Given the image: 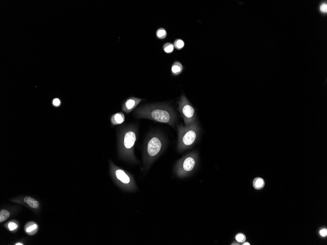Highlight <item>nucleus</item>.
Returning <instances> with one entry per match:
<instances>
[{
	"label": "nucleus",
	"instance_id": "6ab92c4d",
	"mask_svg": "<svg viewBox=\"0 0 327 245\" xmlns=\"http://www.w3.org/2000/svg\"><path fill=\"white\" fill-rule=\"evenodd\" d=\"M9 229L10 231H13L17 228V225L13 222H10L8 225Z\"/></svg>",
	"mask_w": 327,
	"mask_h": 245
},
{
	"label": "nucleus",
	"instance_id": "412c9836",
	"mask_svg": "<svg viewBox=\"0 0 327 245\" xmlns=\"http://www.w3.org/2000/svg\"><path fill=\"white\" fill-rule=\"evenodd\" d=\"M320 10L321 11H322L323 12H327V4H323L321 5L320 6Z\"/></svg>",
	"mask_w": 327,
	"mask_h": 245
},
{
	"label": "nucleus",
	"instance_id": "7ed1b4c3",
	"mask_svg": "<svg viewBox=\"0 0 327 245\" xmlns=\"http://www.w3.org/2000/svg\"><path fill=\"white\" fill-rule=\"evenodd\" d=\"M167 146V139L158 131L150 132L145 142L143 149V168L148 170L155 160L162 154Z\"/></svg>",
	"mask_w": 327,
	"mask_h": 245
},
{
	"label": "nucleus",
	"instance_id": "6e6552de",
	"mask_svg": "<svg viewBox=\"0 0 327 245\" xmlns=\"http://www.w3.org/2000/svg\"><path fill=\"white\" fill-rule=\"evenodd\" d=\"M142 99L135 97H130L127 98L123 103L122 105V110L126 113H128L132 112L137 105L142 101Z\"/></svg>",
	"mask_w": 327,
	"mask_h": 245
},
{
	"label": "nucleus",
	"instance_id": "39448f33",
	"mask_svg": "<svg viewBox=\"0 0 327 245\" xmlns=\"http://www.w3.org/2000/svg\"><path fill=\"white\" fill-rule=\"evenodd\" d=\"M110 167L111 175L121 189L127 192L138 190V187L132 174L116 165L113 162H110Z\"/></svg>",
	"mask_w": 327,
	"mask_h": 245
},
{
	"label": "nucleus",
	"instance_id": "1a4fd4ad",
	"mask_svg": "<svg viewBox=\"0 0 327 245\" xmlns=\"http://www.w3.org/2000/svg\"><path fill=\"white\" fill-rule=\"evenodd\" d=\"M125 121V116L122 113L118 112L112 115L111 117V122L113 125L121 124Z\"/></svg>",
	"mask_w": 327,
	"mask_h": 245
},
{
	"label": "nucleus",
	"instance_id": "f8f14e48",
	"mask_svg": "<svg viewBox=\"0 0 327 245\" xmlns=\"http://www.w3.org/2000/svg\"><path fill=\"white\" fill-rule=\"evenodd\" d=\"M265 185V182L264 179L260 177L255 178L253 182V185L254 188L257 190H260L264 188Z\"/></svg>",
	"mask_w": 327,
	"mask_h": 245
},
{
	"label": "nucleus",
	"instance_id": "4be33fe9",
	"mask_svg": "<svg viewBox=\"0 0 327 245\" xmlns=\"http://www.w3.org/2000/svg\"><path fill=\"white\" fill-rule=\"evenodd\" d=\"M53 105L55 106H58L60 104V101L58 98H55L53 100Z\"/></svg>",
	"mask_w": 327,
	"mask_h": 245
},
{
	"label": "nucleus",
	"instance_id": "f257e3e1",
	"mask_svg": "<svg viewBox=\"0 0 327 245\" xmlns=\"http://www.w3.org/2000/svg\"><path fill=\"white\" fill-rule=\"evenodd\" d=\"M134 115L138 118H146L166 123L175 127L177 122V116L172 107L167 104H156L142 106L135 111Z\"/></svg>",
	"mask_w": 327,
	"mask_h": 245
},
{
	"label": "nucleus",
	"instance_id": "f3484780",
	"mask_svg": "<svg viewBox=\"0 0 327 245\" xmlns=\"http://www.w3.org/2000/svg\"><path fill=\"white\" fill-rule=\"evenodd\" d=\"M173 45H174V46H175L176 49H177L178 50H180L184 46V42L183 41L182 39H176L175 40Z\"/></svg>",
	"mask_w": 327,
	"mask_h": 245
},
{
	"label": "nucleus",
	"instance_id": "a211bd4d",
	"mask_svg": "<svg viewBox=\"0 0 327 245\" xmlns=\"http://www.w3.org/2000/svg\"><path fill=\"white\" fill-rule=\"evenodd\" d=\"M235 239L239 243H243L246 241V237L243 233H239L235 236Z\"/></svg>",
	"mask_w": 327,
	"mask_h": 245
},
{
	"label": "nucleus",
	"instance_id": "5701e85b",
	"mask_svg": "<svg viewBox=\"0 0 327 245\" xmlns=\"http://www.w3.org/2000/svg\"><path fill=\"white\" fill-rule=\"evenodd\" d=\"M242 245H250V243H248V242H243V243H242Z\"/></svg>",
	"mask_w": 327,
	"mask_h": 245
},
{
	"label": "nucleus",
	"instance_id": "20e7f679",
	"mask_svg": "<svg viewBox=\"0 0 327 245\" xmlns=\"http://www.w3.org/2000/svg\"><path fill=\"white\" fill-rule=\"evenodd\" d=\"M177 150L179 152L190 149L197 143L200 134V128L197 121L192 124L184 126L178 124Z\"/></svg>",
	"mask_w": 327,
	"mask_h": 245
},
{
	"label": "nucleus",
	"instance_id": "423d86ee",
	"mask_svg": "<svg viewBox=\"0 0 327 245\" xmlns=\"http://www.w3.org/2000/svg\"><path fill=\"white\" fill-rule=\"evenodd\" d=\"M198 163V154L197 152L190 153L177 161L175 165V174L179 178H184L192 174Z\"/></svg>",
	"mask_w": 327,
	"mask_h": 245
},
{
	"label": "nucleus",
	"instance_id": "4468645a",
	"mask_svg": "<svg viewBox=\"0 0 327 245\" xmlns=\"http://www.w3.org/2000/svg\"><path fill=\"white\" fill-rule=\"evenodd\" d=\"M174 45L171 43H167L164 45L163 46L164 51L167 54H171L174 50Z\"/></svg>",
	"mask_w": 327,
	"mask_h": 245
},
{
	"label": "nucleus",
	"instance_id": "dca6fc26",
	"mask_svg": "<svg viewBox=\"0 0 327 245\" xmlns=\"http://www.w3.org/2000/svg\"><path fill=\"white\" fill-rule=\"evenodd\" d=\"M167 35V32L165 28H160L157 29L156 32V36L158 38L160 39H165Z\"/></svg>",
	"mask_w": 327,
	"mask_h": 245
},
{
	"label": "nucleus",
	"instance_id": "0eeeda50",
	"mask_svg": "<svg viewBox=\"0 0 327 245\" xmlns=\"http://www.w3.org/2000/svg\"><path fill=\"white\" fill-rule=\"evenodd\" d=\"M178 111L183 117L186 126L192 124L197 121L195 109L184 95H182L179 101Z\"/></svg>",
	"mask_w": 327,
	"mask_h": 245
},
{
	"label": "nucleus",
	"instance_id": "2eb2a0df",
	"mask_svg": "<svg viewBox=\"0 0 327 245\" xmlns=\"http://www.w3.org/2000/svg\"><path fill=\"white\" fill-rule=\"evenodd\" d=\"M10 213L6 210H2L0 211V222H4L9 217Z\"/></svg>",
	"mask_w": 327,
	"mask_h": 245
},
{
	"label": "nucleus",
	"instance_id": "9b49d317",
	"mask_svg": "<svg viewBox=\"0 0 327 245\" xmlns=\"http://www.w3.org/2000/svg\"><path fill=\"white\" fill-rule=\"evenodd\" d=\"M24 201L32 209H37L39 207V202L37 201L31 197H26L24 199Z\"/></svg>",
	"mask_w": 327,
	"mask_h": 245
},
{
	"label": "nucleus",
	"instance_id": "ddd939ff",
	"mask_svg": "<svg viewBox=\"0 0 327 245\" xmlns=\"http://www.w3.org/2000/svg\"><path fill=\"white\" fill-rule=\"evenodd\" d=\"M25 228H26V231L27 233L32 235L36 233V231L37 228V226L33 222H29L26 225Z\"/></svg>",
	"mask_w": 327,
	"mask_h": 245
},
{
	"label": "nucleus",
	"instance_id": "393cba45",
	"mask_svg": "<svg viewBox=\"0 0 327 245\" xmlns=\"http://www.w3.org/2000/svg\"><path fill=\"white\" fill-rule=\"evenodd\" d=\"M15 245H23V244H22V243H17V244H15Z\"/></svg>",
	"mask_w": 327,
	"mask_h": 245
},
{
	"label": "nucleus",
	"instance_id": "aec40b11",
	"mask_svg": "<svg viewBox=\"0 0 327 245\" xmlns=\"http://www.w3.org/2000/svg\"><path fill=\"white\" fill-rule=\"evenodd\" d=\"M319 233L321 236L326 237L327 235V229L326 228H323L320 230Z\"/></svg>",
	"mask_w": 327,
	"mask_h": 245
},
{
	"label": "nucleus",
	"instance_id": "f03ea898",
	"mask_svg": "<svg viewBox=\"0 0 327 245\" xmlns=\"http://www.w3.org/2000/svg\"><path fill=\"white\" fill-rule=\"evenodd\" d=\"M138 127L136 124L126 125L118 132V154L121 160L131 163H138L134 154V147L137 141Z\"/></svg>",
	"mask_w": 327,
	"mask_h": 245
},
{
	"label": "nucleus",
	"instance_id": "9d476101",
	"mask_svg": "<svg viewBox=\"0 0 327 245\" xmlns=\"http://www.w3.org/2000/svg\"><path fill=\"white\" fill-rule=\"evenodd\" d=\"M183 67L182 64L178 61H175L173 63L171 66V71L173 76H178L182 72Z\"/></svg>",
	"mask_w": 327,
	"mask_h": 245
},
{
	"label": "nucleus",
	"instance_id": "b1692460",
	"mask_svg": "<svg viewBox=\"0 0 327 245\" xmlns=\"http://www.w3.org/2000/svg\"><path fill=\"white\" fill-rule=\"evenodd\" d=\"M231 245H239V242H237V243H236V242H233V243H232V244H231Z\"/></svg>",
	"mask_w": 327,
	"mask_h": 245
}]
</instances>
